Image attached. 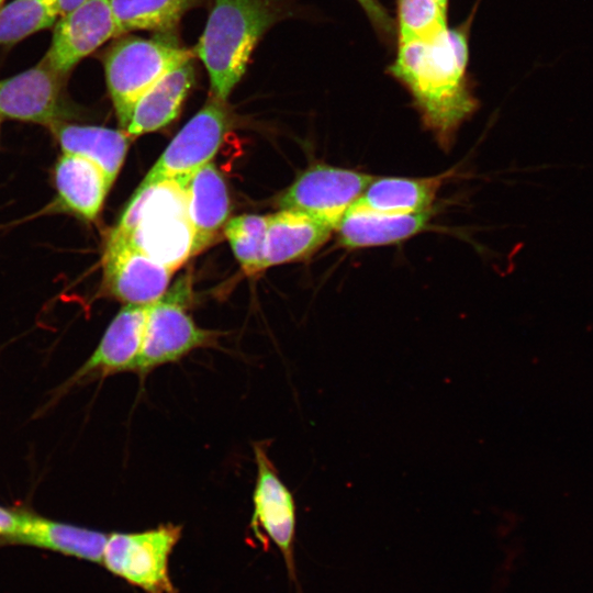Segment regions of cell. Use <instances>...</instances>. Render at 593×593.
<instances>
[{
    "label": "cell",
    "mask_w": 593,
    "mask_h": 593,
    "mask_svg": "<svg viewBox=\"0 0 593 593\" xmlns=\"http://www.w3.org/2000/svg\"><path fill=\"white\" fill-rule=\"evenodd\" d=\"M475 7L468 19L429 41L396 44L387 74L410 94L412 104L438 146L449 150L461 125L479 109L469 74V37Z\"/></svg>",
    "instance_id": "cell-1"
},
{
    "label": "cell",
    "mask_w": 593,
    "mask_h": 593,
    "mask_svg": "<svg viewBox=\"0 0 593 593\" xmlns=\"http://www.w3.org/2000/svg\"><path fill=\"white\" fill-rule=\"evenodd\" d=\"M287 11L283 0H215L192 51L208 71L213 97L227 100L258 41Z\"/></svg>",
    "instance_id": "cell-2"
},
{
    "label": "cell",
    "mask_w": 593,
    "mask_h": 593,
    "mask_svg": "<svg viewBox=\"0 0 593 593\" xmlns=\"http://www.w3.org/2000/svg\"><path fill=\"white\" fill-rule=\"evenodd\" d=\"M184 179L138 186L113 228L149 258L172 271L193 256V231L188 216Z\"/></svg>",
    "instance_id": "cell-3"
},
{
    "label": "cell",
    "mask_w": 593,
    "mask_h": 593,
    "mask_svg": "<svg viewBox=\"0 0 593 593\" xmlns=\"http://www.w3.org/2000/svg\"><path fill=\"white\" fill-rule=\"evenodd\" d=\"M193 52L180 46L175 33H158L152 38L125 36L103 55L108 91L121 130H125L134 104L159 78Z\"/></svg>",
    "instance_id": "cell-4"
},
{
    "label": "cell",
    "mask_w": 593,
    "mask_h": 593,
    "mask_svg": "<svg viewBox=\"0 0 593 593\" xmlns=\"http://www.w3.org/2000/svg\"><path fill=\"white\" fill-rule=\"evenodd\" d=\"M189 289L181 281L148 305L135 373L145 378L156 368L177 362L199 348L216 347L220 332L197 325L188 312Z\"/></svg>",
    "instance_id": "cell-5"
},
{
    "label": "cell",
    "mask_w": 593,
    "mask_h": 593,
    "mask_svg": "<svg viewBox=\"0 0 593 593\" xmlns=\"http://www.w3.org/2000/svg\"><path fill=\"white\" fill-rule=\"evenodd\" d=\"M181 535L182 527L170 523L143 532L108 534L102 563L146 593H177L168 564Z\"/></svg>",
    "instance_id": "cell-6"
},
{
    "label": "cell",
    "mask_w": 593,
    "mask_h": 593,
    "mask_svg": "<svg viewBox=\"0 0 593 593\" xmlns=\"http://www.w3.org/2000/svg\"><path fill=\"white\" fill-rule=\"evenodd\" d=\"M230 125L226 101L212 96L172 138L139 186L187 178L211 163Z\"/></svg>",
    "instance_id": "cell-7"
},
{
    "label": "cell",
    "mask_w": 593,
    "mask_h": 593,
    "mask_svg": "<svg viewBox=\"0 0 593 593\" xmlns=\"http://www.w3.org/2000/svg\"><path fill=\"white\" fill-rule=\"evenodd\" d=\"M374 176L355 169L315 165L302 172L279 200L292 209L320 219L334 227L359 199Z\"/></svg>",
    "instance_id": "cell-8"
},
{
    "label": "cell",
    "mask_w": 593,
    "mask_h": 593,
    "mask_svg": "<svg viewBox=\"0 0 593 593\" xmlns=\"http://www.w3.org/2000/svg\"><path fill=\"white\" fill-rule=\"evenodd\" d=\"M103 290L124 305H149L167 290L174 271L132 245L113 230L102 256Z\"/></svg>",
    "instance_id": "cell-9"
},
{
    "label": "cell",
    "mask_w": 593,
    "mask_h": 593,
    "mask_svg": "<svg viewBox=\"0 0 593 593\" xmlns=\"http://www.w3.org/2000/svg\"><path fill=\"white\" fill-rule=\"evenodd\" d=\"M256 482L253 493L250 526L259 536L268 537L281 551L291 580L296 582L293 544L296 507L293 494L280 479L264 444H254Z\"/></svg>",
    "instance_id": "cell-10"
},
{
    "label": "cell",
    "mask_w": 593,
    "mask_h": 593,
    "mask_svg": "<svg viewBox=\"0 0 593 593\" xmlns=\"http://www.w3.org/2000/svg\"><path fill=\"white\" fill-rule=\"evenodd\" d=\"M118 35L120 31L110 0H89L59 16L41 63L67 78L79 61Z\"/></svg>",
    "instance_id": "cell-11"
},
{
    "label": "cell",
    "mask_w": 593,
    "mask_h": 593,
    "mask_svg": "<svg viewBox=\"0 0 593 593\" xmlns=\"http://www.w3.org/2000/svg\"><path fill=\"white\" fill-rule=\"evenodd\" d=\"M148 305H124L108 325L90 357L57 389L60 398L77 385L122 372H134Z\"/></svg>",
    "instance_id": "cell-12"
},
{
    "label": "cell",
    "mask_w": 593,
    "mask_h": 593,
    "mask_svg": "<svg viewBox=\"0 0 593 593\" xmlns=\"http://www.w3.org/2000/svg\"><path fill=\"white\" fill-rule=\"evenodd\" d=\"M65 80L43 63L0 80V118L48 127L66 121L70 109L64 94Z\"/></svg>",
    "instance_id": "cell-13"
},
{
    "label": "cell",
    "mask_w": 593,
    "mask_h": 593,
    "mask_svg": "<svg viewBox=\"0 0 593 593\" xmlns=\"http://www.w3.org/2000/svg\"><path fill=\"white\" fill-rule=\"evenodd\" d=\"M107 538L108 534L102 532L54 521L21 508V521L16 532L1 540L0 547L26 546L102 563Z\"/></svg>",
    "instance_id": "cell-14"
},
{
    "label": "cell",
    "mask_w": 593,
    "mask_h": 593,
    "mask_svg": "<svg viewBox=\"0 0 593 593\" xmlns=\"http://www.w3.org/2000/svg\"><path fill=\"white\" fill-rule=\"evenodd\" d=\"M433 210L416 213H383L353 204L335 227L338 243L347 249L392 245L424 231Z\"/></svg>",
    "instance_id": "cell-15"
},
{
    "label": "cell",
    "mask_w": 593,
    "mask_h": 593,
    "mask_svg": "<svg viewBox=\"0 0 593 593\" xmlns=\"http://www.w3.org/2000/svg\"><path fill=\"white\" fill-rule=\"evenodd\" d=\"M56 204L82 220L93 221L111 188L104 171L83 157L61 153L54 167Z\"/></svg>",
    "instance_id": "cell-16"
},
{
    "label": "cell",
    "mask_w": 593,
    "mask_h": 593,
    "mask_svg": "<svg viewBox=\"0 0 593 593\" xmlns=\"http://www.w3.org/2000/svg\"><path fill=\"white\" fill-rule=\"evenodd\" d=\"M187 210L193 231V255L208 247L224 227L230 213L226 182L209 163L184 179Z\"/></svg>",
    "instance_id": "cell-17"
},
{
    "label": "cell",
    "mask_w": 593,
    "mask_h": 593,
    "mask_svg": "<svg viewBox=\"0 0 593 593\" xmlns=\"http://www.w3.org/2000/svg\"><path fill=\"white\" fill-rule=\"evenodd\" d=\"M334 227L292 209L267 215L266 268L311 256L325 244Z\"/></svg>",
    "instance_id": "cell-18"
},
{
    "label": "cell",
    "mask_w": 593,
    "mask_h": 593,
    "mask_svg": "<svg viewBox=\"0 0 593 593\" xmlns=\"http://www.w3.org/2000/svg\"><path fill=\"white\" fill-rule=\"evenodd\" d=\"M194 78L193 57L166 72L134 104L130 122L124 130L126 134L133 139L172 122L178 116Z\"/></svg>",
    "instance_id": "cell-19"
},
{
    "label": "cell",
    "mask_w": 593,
    "mask_h": 593,
    "mask_svg": "<svg viewBox=\"0 0 593 593\" xmlns=\"http://www.w3.org/2000/svg\"><path fill=\"white\" fill-rule=\"evenodd\" d=\"M454 170L422 177H374L355 202L383 213H416L433 210L437 193Z\"/></svg>",
    "instance_id": "cell-20"
},
{
    "label": "cell",
    "mask_w": 593,
    "mask_h": 593,
    "mask_svg": "<svg viewBox=\"0 0 593 593\" xmlns=\"http://www.w3.org/2000/svg\"><path fill=\"white\" fill-rule=\"evenodd\" d=\"M61 153L72 154L98 165L113 184L132 138L123 130L59 122L49 127Z\"/></svg>",
    "instance_id": "cell-21"
},
{
    "label": "cell",
    "mask_w": 593,
    "mask_h": 593,
    "mask_svg": "<svg viewBox=\"0 0 593 593\" xmlns=\"http://www.w3.org/2000/svg\"><path fill=\"white\" fill-rule=\"evenodd\" d=\"M203 0H110L120 35L131 31L175 33L181 18Z\"/></svg>",
    "instance_id": "cell-22"
},
{
    "label": "cell",
    "mask_w": 593,
    "mask_h": 593,
    "mask_svg": "<svg viewBox=\"0 0 593 593\" xmlns=\"http://www.w3.org/2000/svg\"><path fill=\"white\" fill-rule=\"evenodd\" d=\"M57 0H12L0 8V44L10 45L57 22Z\"/></svg>",
    "instance_id": "cell-23"
},
{
    "label": "cell",
    "mask_w": 593,
    "mask_h": 593,
    "mask_svg": "<svg viewBox=\"0 0 593 593\" xmlns=\"http://www.w3.org/2000/svg\"><path fill=\"white\" fill-rule=\"evenodd\" d=\"M394 1L396 44L429 41L448 27V10L437 0Z\"/></svg>",
    "instance_id": "cell-24"
},
{
    "label": "cell",
    "mask_w": 593,
    "mask_h": 593,
    "mask_svg": "<svg viewBox=\"0 0 593 593\" xmlns=\"http://www.w3.org/2000/svg\"><path fill=\"white\" fill-rule=\"evenodd\" d=\"M234 256L248 276L266 269L267 215L243 214L224 225Z\"/></svg>",
    "instance_id": "cell-25"
},
{
    "label": "cell",
    "mask_w": 593,
    "mask_h": 593,
    "mask_svg": "<svg viewBox=\"0 0 593 593\" xmlns=\"http://www.w3.org/2000/svg\"><path fill=\"white\" fill-rule=\"evenodd\" d=\"M366 13L380 40L391 46L395 41V22L379 0H355Z\"/></svg>",
    "instance_id": "cell-26"
},
{
    "label": "cell",
    "mask_w": 593,
    "mask_h": 593,
    "mask_svg": "<svg viewBox=\"0 0 593 593\" xmlns=\"http://www.w3.org/2000/svg\"><path fill=\"white\" fill-rule=\"evenodd\" d=\"M21 521V508H8L0 505V541L12 536Z\"/></svg>",
    "instance_id": "cell-27"
},
{
    "label": "cell",
    "mask_w": 593,
    "mask_h": 593,
    "mask_svg": "<svg viewBox=\"0 0 593 593\" xmlns=\"http://www.w3.org/2000/svg\"><path fill=\"white\" fill-rule=\"evenodd\" d=\"M60 16L82 5L89 0H57Z\"/></svg>",
    "instance_id": "cell-28"
},
{
    "label": "cell",
    "mask_w": 593,
    "mask_h": 593,
    "mask_svg": "<svg viewBox=\"0 0 593 593\" xmlns=\"http://www.w3.org/2000/svg\"><path fill=\"white\" fill-rule=\"evenodd\" d=\"M445 9L448 10L449 0H437Z\"/></svg>",
    "instance_id": "cell-29"
},
{
    "label": "cell",
    "mask_w": 593,
    "mask_h": 593,
    "mask_svg": "<svg viewBox=\"0 0 593 593\" xmlns=\"http://www.w3.org/2000/svg\"><path fill=\"white\" fill-rule=\"evenodd\" d=\"M4 0H0V8L3 5Z\"/></svg>",
    "instance_id": "cell-30"
},
{
    "label": "cell",
    "mask_w": 593,
    "mask_h": 593,
    "mask_svg": "<svg viewBox=\"0 0 593 593\" xmlns=\"http://www.w3.org/2000/svg\"><path fill=\"white\" fill-rule=\"evenodd\" d=\"M0 126H1V118H0Z\"/></svg>",
    "instance_id": "cell-31"
}]
</instances>
